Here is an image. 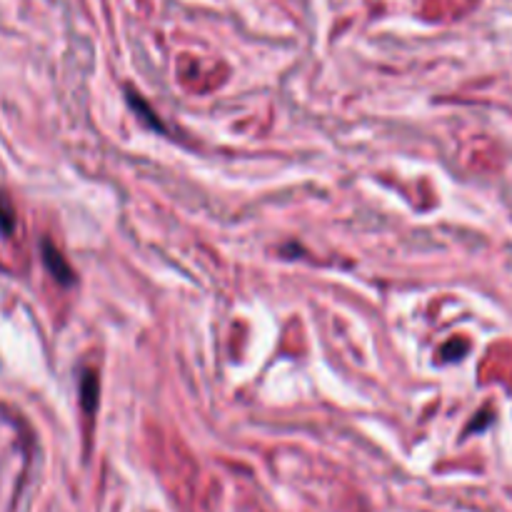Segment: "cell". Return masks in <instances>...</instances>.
Here are the masks:
<instances>
[{"label":"cell","instance_id":"6da1fadb","mask_svg":"<svg viewBox=\"0 0 512 512\" xmlns=\"http://www.w3.org/2000/svg\"><path fill=\"white\" fill-rule=\"evenodd\" d=\"M40 253H43V263H45V268H48V273L53 275L55 283L65 285V288L75 283L73 268H70L68 260L63 258V253H60L58 248H53L48 240H43V245H40Z\"/></svg>","mask_w":512,"mask_h":512},{"label":"cell","instance_id":"5b68a950","mask_svg":"<svg viewBox=\"0 0 512 512\" xmlns=\"http://www.w3.org/2000/svg\"><path fill=\"white\" fill-rule=\"evenodd\" d=\"M465 350H468V343H465V340H453V343L443 350V355L445 360H458V355H463Z\"/></svg>","mask_w":512,"mask_h":512},{"label":"cell","instance_id":"3957f363","mask_svg":"<svg viewBox=\"0 0 512 512\" xmlns=\"http://www.w3.org/2000/svg\"><path fill=\"white\" fill-rule=\"evenodd\" d=\"M15 228V210L10 205V200L0 193V233L10 235Z\"/></svg>","mask_w":512,"mask_h":512},{"label":"cell","instance_id":"277c9868","mask_svg":"<svg viewBox=\"0 0 512 512\" xmlns=\"http://www.w3.org/2000/svg\"><path fill=\"white\" fill-rule=\"evenodd\" d=\"M130 105H133V108L143 110L145 120H148V123L153 125V128H163V125H160V120H158V115H153L148 108H145V103H143V100H140L138 93H130Z\"/></svg>","mask_w":512,"mask_h":512},{"label":"cell","instance_id":"7a4b0ae2","mask_svg":"<svg viewBox=\"0 0 512 512\" xmlns=\"http://www.w3.org/2000/svg\"><path fill=\"white\" fill-rule=\"evenodd\" d=\"M80 405L88 415L98 410V373L93 370H83L80 375Z\"/></svg>","mask_w":512,"mask_h":512}]
</instances>
